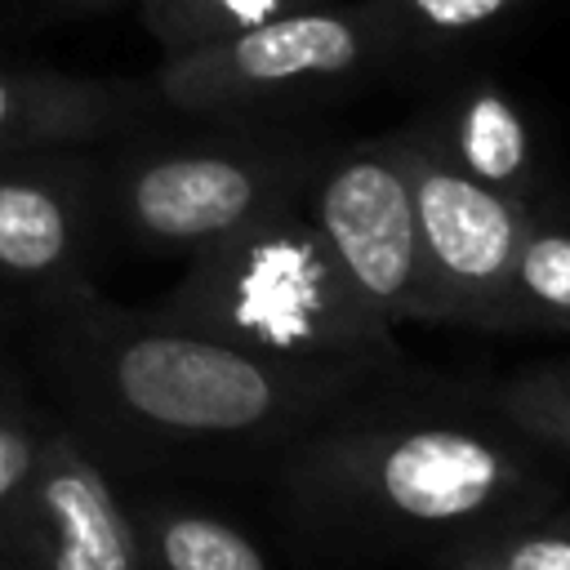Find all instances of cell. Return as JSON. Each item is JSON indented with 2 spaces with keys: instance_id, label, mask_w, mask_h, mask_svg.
I'll return each mask as SVG.
<instances>
[{
  "instance_id": "30bf717a",
  "label": "cell",
  "mask_w": 570,
  "mask_h": 570,
  "mask_svg": "<svg viewBox=\"0 0 570 570\" xmlns=\"http://www.w3.org/2000/svg\"><path fill=\"white\" fill-rule=\"evenodd\" d=\"M156 107L151 80L0 67V160L116 138Z\"/></svg>"
},
{
  "instance_id": "d6986e66",
  "label": "cell",
  "mask_w": 570,
  "mask_h": 570,
  "mask_svg": "<svg viewBox=\"0 0 570 570\" xmlns=\"http://www.w3.org/2000/svg\"><path fill=\"white\" fill-rule=\"evenodd\" d=\"M125 0H45V13L49 18H85V13H107Z\"/></svg>"
},
{
  "instance_id": "5bb4252c",
  "label": "cell",
  "mask_w": 570,
  "mask_h": 570,
  "mask_svg": "<svg viewBox=\"0 0 570 570\" xmlns=\"http://www.w3.org/2000/svg\"><path fill=\"white\" fill-rule=\"evenodd\" d=\"M432 570H570V508L543 503L436 548Z\"/></svg>"
},
{
  "instance_id": "ffe728a7",
  "label": "cell",
  "mask_w": 570,
  "mask_h": 570,
  "mask_svg": "<svg viewBox=\"0 0 570 570\" xmlns=\"http://www.w3.org/2000/svg\"><path fill=\"white\" fill-rule=\"evenodd\" d=\"M22 396H27V392H22L18 383H13V374H9V370H4V361H0V410H9V405H18Z\"/></svg>"
},
{
  "instance_id": "8fae6325",
  "label": "cell",
  "mask_w": 570,
  "mask_h": 570,
  "mask_svg": "<svg viewBox=\"0 0 570 570\" xmlns=\"http://www.w3.org/2000/svg\"><path fill=\"white\" fill-rule=\"evenodd\" d=\"M419 134L468 178L539 205V151L521 102L485 76L441 94L419 120Z\"/></svg>"
},
{
  "instance_id": "5b68a950",
  "label": "cell",
  "mask_w": 570,
  "mask_h": 570,
  "mask_svg": "<svg viewBox=\"0 0 570 570\" xmlns=\"http://www.w3.org/2000/svg\"><path fill=\"white\" fill-rule=\"evenodd\" d=\"M325 147L289 138L147 142L102 160V218L156 254H200L294 200Z\"/></svg>"
},
{
  "instance_id": "52a82bcc",
  "label": "cell",
  "mask_w": 570,
  "mask_h": 570,
  "mask_svg": "<svg viewBox=\"0 0 570 570\" xmlns=\"http://www.w3.org/2000/svg\"><path fill=\"white\" fill-rule=\"evenodd\" d=\"M432 325L508 330V276L534 205L454 169L410 120L401 129Z\"/></svg>"
},
{
  "instance_id": "3957f363",
  "label": "cell",
  "mask_w": 570,
  "mask_h": 570,
  "mask_svg": "<svg viewBox=\"0 0 570 570\" xmlns=\"http://www.w3.org/2000/svg\"><path fill=\"white\" fill-rule=\"evenodd\" d=\"M151 312L298 370H330L361 383L410 379L392 325L347 285L303 191L191 254L183 281Z\"/></svg>"
},
{
  "instance_id": "ac0fdd59",
  "label": "cell",
  "mask_w": 570,
  "mask_h": 570,
  "mask_svg": "<svg viewBox=\"0 0 570 570\" xmlns=\"http://www.w3.org/2000/svg\"><path fill=\"white\" fill-rule=\"evenodd\" d=\"M45 428H49V410H40L31 396L0 410V508L18 494V485L36 468Z\"/></svg>"
},
{
  "instance_id": "44dd1931",
  "label": "cell",
  "mask_w": 570,
  "mask_h": 570,
  "mask_svg": "<svg viewBox=\"0 0 570 570\" xmlns=\"http://www.w3.org/2000/svg\"><path fill=\"white\" fill-rule=\"evenodd\" d=\"M0 570H9V566H0Z\"/></svg>"
},
{
  "instance_id": "8992f818",
  "label": "cell",
  "mask_w": 570,
  "mask_h": 570,
  "mask_svg": "<svg viewBox=\"0 0 570 570\" xmlns=\"http://www.w3.org/2000/svg\"><path fill=\"white\" fill-rule=\"evenodd\" d=\"M303 205L347 285L383 325H432L401 129L325 151L303 187Z\"/></svg>"
},
{
  "instance_id": "e0dca14e",
  "label": "cell",
  "mask_w": 570,
  "mask_h": 570,
  "mask_svg": "<svg viewBox=\"0 0 570 570\" xmlns=\"http://www.w3.org/2000/svg\"><path fill=\"white\" fill-rule=\"evenodd\" d=\"M401 45H445L476 36L530 0H379Z\"/></svg>"
},
{
  "instance_id": "2e32d148",
  "label": "cell",
  "mask_w": 570,
  "mask_h": 570,
  "mask_svg": "<svg viewBox=\"0 0 570 570\" xmlns=\"http://www.w3.org/2000/svg\"><path fill=\"white\" fill-rule=\"evenodd\" d=\"M485 401L539 450L570 459V361L521 370L485 392Z\"/></svg>"
},
{
  "instance_id": "9a60e30c",
  "label": "cell",
  "mask_w": 570,
  "mask_h": 570,
  "mask_svg": "<svg viewBox=\"0 0 570 570\" xmlns=\"http://www.w3.org/2000/svg\"><path fill=\"white\" fill-rule=\"evenodd\" d=\"M303 4L312 0H134V13L160 53H183Z\"/></svg>"
},
{
  "instance_id": "7a4b0ae2",
  "label": "cell",
  "mask_w": 570,
  "mask_h": 570,
  "mask_svg": "<svg viewBox=\"0 0 570 570\" xmlns=\"http://www.w3.org/2000/svg\"><path fill=\"white\" fill-rule=\"evenodd\" d=\"M31 312L40 365L98 450H281L330 410L387 387L258 356L151 307L125 312L94 285Z\"/></svg>"
},
{
  "instance_id": "4fadbf2b",
  "label": "cell",
  "mask_w": 570,
  "mask_h": 570,
  "mask_svg": "<svg viewBox=\"0 0 570 570\" xmlns=\"http://www.w3.org/2000/svg\"><path fill=\"white\" fill-rule=\"evenodd\" d=\"M508 330L570 334V223L534 205L508 276Z\"/></svg>"
},
{
  "instance_id": "277c9868",
  "label": "cell",
  "mask_w": 570,
  "mask_h": 570,
  "mask_svg": "<svg viewBox=\"0 0 570 570\" xmlns=\"http://www.w3.org/2000/svg\"><path fill=\"white\" fill-rule=\"evenodd\" d=\"M401 49L405 45L379 0H312L223 40L165 53L151 89L169 111L232 120L334 94L383 71Z\"/></svg>"
},
{
  "instance_id": "7c38bea8",
  "label": "cell",
  "mask_w": 570,
  "mask_h": 570,
  "mask_svg": "<svg viewBox=\"0 0 570 570\" xmlns=\"http://www.w3.org/2000/svg\"><path fill=\"white\" fill-rule=\"evenodd\" d=\"M142 566L147 570H272L263 548L232 521L174 503V499H129Z\"/></svg>"
},
{
  "instance_id": "9c48e42d",
  "label": "cell",
  "mask_w": 570,
  "mask_h": 570,
  "mask_svg": "<svg viewBox=\"0 0 570 570\" xmlns=\"http://www.w3.org/2000/svg\"><path fill=\"white\" fill-rule=\"evenodd\" d=\"M102 227V160L85 147L0 160V289L31 307L85 289Z\"/></svg>"
},
{
  "instance_id": "ba28073f",
  "label": "cell",
  "mask_w": 570,
  "mask_h": 570,
  "mask_svg": "<svg viewBox=\"0 0 570 570\" xmlns=\"http://www.w3.org/2000/svg\"><path fill=\"white\" fill-rule=\"evenodd\" d=\"M0 566L147 570L129 499L111 485L102 450L62 414H49L36 468L0 508Z\"/></svg>"
},
{
  "instance_id": "6da1fadb",
  "label": "cell",
  "mask_w": 570,
  "mask_h": 570,
  "mask_svg": "<svg viewBox=\"0 0 570 570\" xmlns=\"http://www.w3.org/2000/svg\"><path fill=\"white\" fill-rule=\"evenodd\" d=\"M285 512L330 548L428 557L463 534L557 503L552 454L490 401L374 387L276 450Z\"/></svg>"
}]
</instances>
